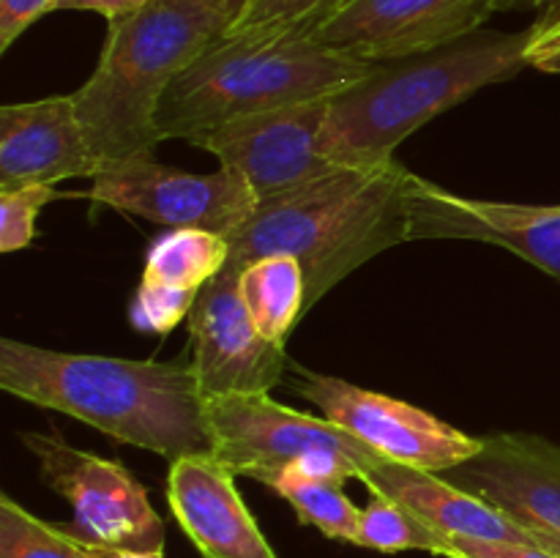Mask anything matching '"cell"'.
Wrapping results in <instances>:
<instances>
[{"label":"cell","instance_id":"obj_23","mask_svg":"<svg viewBox=\"0 0 560 558\" xmlns=\"http://www.w3.org/2000/svg\"><path fill=\"white\" fill-rule=\"evenodd\" d=\"M355 0H246L230 31H290L315 36Z\"/></svg>","mask_w":560,"mask_h":558},{"label":"cell","instance_id":"obj_2","mask_svg":"<svg viewBox=\"0 0 560 558\" xmlns=\"http://www.w3.org/2000/svg\"><path fill=\"white\" fill-rule=\"evenodd\" d=\"M408 178L397 159L334 173L257 202L249 222L230 235L228 266L290 255L306 277V310L381 252L410 241Z\"/></svg>","mask_w":560,"mask_h":558},{"label":"cell","instance_id":"obj_6","mask_svg":"<svg viewBox=\"0 0 560 558\" xmlns=\"http://www.w3.org/2000/svg\"><path fill=\"white\" fill-rule=\"evenodd\" d=\"M213 454L235 476L268 481L295 468L334 481L364 479L377 463L370 446L323 416L301 414L271 394H213L206 397Z\"/></svg>","mask_w":560,"mask_h":558},{"label":"cell","instance_id":"obj_16","mask_svg":"<svg viewBox=\"0 0 560 558\" xmlns=\"http://www.w3.org/2000/svg\"><path fill=\"white\" fill-rule=\"evenodd\" d=\"M167 503L206 558H277L235 487V474L217 454L173 460Z\"/></svg>","mask_w":560,"mask_h":558},{"label":"cell","instance_id":"obj_4","mask_svg":"<svg viewBox=\"0 0 560 558\" xmlns=\"http://www.w3.org/2000/svg\"><path fill=\"white\" fill-rule=\"evenodd\" d=\"M528 31H476L448 47L375 63L364 80L328 98L323 153L342 167L392 162L399 142L481 88L528 66Z\"/></svg>","mask_w":560,"mask_h":558},{"label":"cell","instance_id":"obj_28","mask_svg":"<svg viewBox=\"0 0 560 558\" xmlns=\"http://www.w3.org/2000/svg\"><path fill=\"white\" fill-rule=\"evenodd\" d=\"M58 3L60 0H0V53H5L33 22L58 11Z\"/></svg>","mask_w":560,"mask_h":558},{"label":"cell","instance_id":"obj_11","mask_svg":"<svg viewBox=\"0 0 560 558\" xmlns=\"http://www.w3.org/2000/svg\"><path fill=\"white\" fill-rule=\"evenodd\" d=\"M509 0H355L315 33L364 63L413 58L481 31Z\"/></svg>","mask_w":560,"mask_h":558},{"label":"cell","instance_id":"obj_20","mask_svg":"<svg viewBox=\"0 0 560 558\" xmlns=\"http://www.w3.org/2000/svg\"><path fill=\"white\" fill-rule=\"evenodd\" d=\"M277 496H282L299 514V523L315 525L323 536L355 545L361 509L345 492L342 481L320 479L304 470L288 468L268 481Z\"/></svg>","mask_w":560,"mask_h":558},{"label":"cell","instance_id":"obj_26","mask_svg":"<svg viewBox=\"0 0 560 558\" xmlns=\"http://www.w3.org/2000/svg\"><path fill=\"white\" fill-rule=\"evenodd\" d=\"M528 66L560 74V3L552 5L545 16L528 27V49H525Z\"/></svg>","mask_w":560,"mask_h":558},{"label":"cell","instance_id":"obj_5","mask_svg":"<svg viewBox=\"0 0 560 558\" xmlns=\"http://www.w3.org/2000/svg\"><path fill=\"white\" fill-rule=\"evenodd\" d=\"M372 69L310 33L228 31L175 77L159 104L156 131L162 140H191L244 115L331 98Z\"/></svg>","mask_w":560,"mask_h":558},{"label":"cell","instance_id":"obj_13","mask_svg":"<svg viewBox=\"0 0 560 558\" xmlns=\"http://www.w3.org/2000/svg\"><path fill=\"white\" fill-rule=\"evenodd\" d=\"M410 241L459 239L495 244L560 279V206L463 197L410 173Z\"/></svg>","mask_w":560,"mask_h":558},{"label":"cell","instance_id":"obj_29","mask_svg":"<svg viewBox=\"0 0 560 558\" xmlns=\"http://www.w3.org/2000/svg\"><path fill=\"white\" fill-rule=\"evenodd\" d=\"M148 3L151 0H60L58 11H93V14H102L107 22H115L135 14Z\"/></svg>","mask_w":560,"mask_h":558},{"label":"cell","instance_id":"obj_3","mask_svg":"<svg viewBox=\"0 0 560 558\" xmlns=\"http://www.w3.org/2000/svg\"><path fill=\"white\" fill-rule=\"evenodd\" d=\"M246 0H151L107 22L102 55L74 91L88 146L104 167L151 156L162 142L156 113L175 77L238 20Z\"/></svg>","mask_w":560,"mask_h":558},{"label":"cell","instance_id":"obj_19","mask_svg":"<svg viewBox=\"0 0 560 558\" xmlns=\"http://www.w3.org/2000/svg\"><path fill=\"white\" fill-rule=\"evenodd\" d=\"M230 260L228 235L200 228H167L148 244L142 279L202 290Z\"/></svg>","mask_w":560,"mask_h":558},{"label":"cell","instance_id":"obj_8","mask_svg":"<svg viewBox=\"0 0 560 558\" xmlns=\"http://www.w3.org/2000/svg\"><path fill=\"white\" fill-rule=\"evenodd\" d=\"M295 392L310 399L323 419L342 427L388 463L443 474L468 463L485 446V438L468 435L430 410L370 392L342 377L317 375L295 367Z\"/></svg>","mask_w":560,"mask_h":558},{"label":"cell","instance_id":"obj_17","mask_svg":"<svg viewBox=\"0 0 560 558\" xmlns=\"http://www.w3.org/2000/svg\"><path fill=\"white\" fill-rule=\"evenodd\" d=\"M361 481L370 492H383V496L394 498L446 536L487 542H534L528 528L514 523L506 512L492 507L485 498L463 490L435 470L377 460Z\"/></svg>","mask_w":560,"mask_h":558},{"label":"cell","instance_id":"obj_15","mask_svg":"<svg viewBox=\"0 0 560 558\" xmlns=\"http://www.w3.org/2000/svg\"><path fill=\"white\" fill-rule=\"evenodd\" d=\"M102 170L88 146L74 93L0 107V191L96 178Z\"/></svg>","mask_w":560,"mask_h":558},{"label":"cell","instance_id":"obj_31","mask_svg":"<svg viewBox=\"0 0 560 558\" xmlns=\"http://www.w3.org/2000/svg\"><path fill=\"white\" fill-rule=\"evenodd\" d=\"M528 534H530V539L536 542V545L547 547V550L558 553V556H560V536L558 534H550V531H539V528H528Z\"/></svg>","mask_w":560,"mask_h":558},{"label":"cell","instance_id":"obj_22","mask_svg":"<svg viewBox=\"0 0 560 558\" xmlns=\"http://www.w3.org/2000/svg\"><path fill=\"white\" fill-rule=\"evenodd\" d=\"M0 558H82L60 525L44 523L11 496H0Z\"/></svg>","mask_w":560,"mask_h":558},{"label":"cell","instance_id":"obj_25","mask_svg":"<svg viewBox=\"0 0 560 558\" xmlns=\"http://www.w3.org/2000/svg\"><path fill=\"white\" fill-rule=\"evenodd\" d=\"M63 197L52 184H33L0 191V252L11 255L31 246L36 235V217L47 202Z\"/></svg>","mask_w":560,"mask_h":558},{"label":"cell","instance_id":"obj_21","mask_svg":"<svg viewBox=\"0 0 560 558\" xmlns=\"http://www.w3.org/2000/svg\"><path fill=\"white\" fill-rule=\"evenodd\" d=\"M355 545L377 553L421 550L446 558L448 536L427 525L419 514L410 512L383 492H370V503L361 509Z\"/></svg>","mask_w":560,"mask_h":558},{"label":"cell","instance_id":"obj_10","mask_svg":"<svg viewBox=\"0 0 560 558\" xmlns=\"http://www.w3.org/2000/svg\"><path fill=\"white\" fill-rule=\"evenodd\" d=\"M326 118L328 98H317L244 115L195 135L189 142L241 175L260 202L342 167L323 153Z\"/></svg>","mask_w":560,"mask_h":558},{"label":"cell","instance_id":"obj_7","mask_svg":"<svg viewBox=\"0 0 560 558\" xmlns=\"http://www.w3.org/2000/svg\"><path fill=\"white\" fill-rule=\"evenodd\" d=\"M42 479L74 509L63 531L74 539L126 550H164V520L145 487L118 460L71 446L58 432H22Z\"/></svg>","mask_w":560,"mask_h":558},{"label":"cell","instance_id":"obj_14","mask_svg":"<svg viewBox=\"0 0 560 558\" xmlns=\"http://www.w3.org/2000/svg\"><path fill=\"white\" fill-rule=\"evenodd\" d=\"M523 528L560 536V446L534 432H492L468 463L443 470Z\"/></svg>","mask_w":560,"mask_h":558},{"label":"cell","instance_id":"obj_27","mask_svg":"<svg viewBox=\"0 0 560 558\" xmlns=\"http://www.w3.org/2000/svg\"><path fill=\"white\" fill-rule=\"evenodd\" d=\"M446 558H560L536 542H487L448 536Z\"/></svg>","mask_w":560,"mask_h":558},{"label":"cell","instance_id":"obj_18","mask_svg":"<svg viewBox=\"0 0 560 558\" xmlns=\"http://www.w3.org/2000/svg\"><path fill=\"white\" fill-rule=\"evenodd\" d=\"M238 290L257 332L284 348L293 326L306 312V277L301 263L290 255L257 257L241 268Z\"/></svg>","mask_w":560,"mask_h":558},{"label":"cell","instance_id":"obj_24","mask_svg":"<svg viewBox=\"0 0 560 558\" xmlns=\"http://www.w3.org/2000/svg\"><path fill=\"white\" fill-rule=\"evenodd\" d=\"M200 290L173 288V284L148 282L137 284L129 304V323L140 334H164L173 332L180 321H189Z\"/></svg>","mask_w":560,"mask_h":558},{"label":"cell","instance_id":"obj_12","mask_svg":"<svg viewBox=\"0 0 560 558\" xmlns=\"http://www.w3.org/2000/svg\"><path fill=\"white\" fill-rule=\"evenodd\" d=\"M241 268L224 266L200 290L189 315L191 367L206 397L271 392L288 370V353L257 332L238 290Z\"/></svg>","mask_w":560,"mask_h":558},{"label":"cell","instance_id":"obj_30","mask_svg":"<svg viewBox=\"0 0 560 558\" xmlns=\"http://www.w3.org/2000/svg\"><path fill=\"white\" fill-rule=\"evenodd\" d=\"M63 528V525H60ZM74 539V536H71ZM77 550L82 558H164V550H126V547H104L91 545V542L74 539Z\"/></svg>","mask_w":560,"mask_h":558},{"label":"cell","instance_id":"obj_1","mask_svg":"<svg viewBox=\"0 0 560 558\" xmlns=\"http://www.w3.org/2000/svg\"><path fill=\"white\" fill-rule=\"evenodd\" d=\"M0 388L170 463L213 454L206 394L186 361L63 353L3 337Z\"/></svg>","mask_w":560,"mask_h":558},{"label":"cell","instance_id":"obj_9","mask_svg":"<svg viewBox=\"0 0 560 558\" xmlns=\"http://www.w3.org/2000/svg\"><path fill=\"white\" fill-rule=\"evenodd\" d=\"M85 195L162 228H200L228 239L257 211L255 191L241 175L224 167L208 175L186 173L159 164L153 153L104 167Z\"/></svg>","mask_w":560,"mask_h":558}]
</instances>
